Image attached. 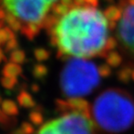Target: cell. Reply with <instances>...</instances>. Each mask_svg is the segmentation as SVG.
<instances>
[{"label": "cell", "mask_w": 134, "mask_h": 134, "mask_svg": "<svg viewBox=\"0 0 134 134\" xmlns=\"http://www.w3.org/2000/svg\"><path fill=\"white\" fill-rule=\"evenodd\" d=\"M46 25L54 47L69 58H93L110 48L108 19L93 5L62 1L53 8Z\"/></svg>", "instance_id": "6da1fadb"}, {"label": "cell", "mask_w": 134, "mask_h": 134, "mask_svg": "<svg viewBox=\"0 0 134 134\" xmlns=\"http://www.w3.org/2000/svg\"><path fill=\"white\" fill-rule=\"evenodd\" d=\"M92 121L106 134H119L134 124V99L129 92L109 88L92 105Z\"/></svg>", "instance_id": "7a4b0ae2"}, {"label": "cell", "mask_w": 134, "mask_h": 134, "mask_svg": "<svg viewBox=\"0 0 134 134\" xmlns=\"http://www.w3.org/2000/svg\"><path fill=\"white\" fill-rule=\"evenodd\" d=\"M60 0H0V14L15 30L34 37Z\"/></svg>", "instance_id": "3957f363"}, {"label": "cell", "mask_w": 134, "mask_h": 134, "mask_svg": "<svg viewBox=\"0 0 134 134\" xmlns=\"http://www.w3.org/2000/svg\"><path fill=\"white\" fill-rule=\"evenodd\" d=\"M100 75L96 65L86 59H72L62 72V91L72 99L86 96L99 85Z\"/></svg>", "instance_id": "277c9868"}, {"label": "cell", "mask_w": 134, "mask_h": 134, "mask_svg": "<svg viewBox=\"0 0 134 134\" xmlns=\"http://www.w3.org/2000/svg\"><path fill=\"white\" fill-rule=\"evenodd\" d=\"M36 134H94V123L87 103L72 99L64 113L46 122Z\"/></svg>", "instance_id": "5b68a950"}, {"label": "cell", "mask_w": 134, "mask_h": 134, "mask_svg": "<svg viewBox=\"0 0 134 134\" xmlns=\"http://www.w3.org/2000/svg\"><path fill=\"white\" fill-rule=\"evenodd\" d=\"M116 38L124 54L134 61V2L126 7L118 17Z\"/></svg>", "instance_id": "8992f818"}]
</instances>
